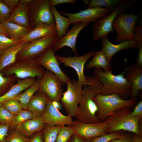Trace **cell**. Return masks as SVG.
Listing matches in <instances>:
<instances>
[{
    "instance_id": "cell-38",
    "label": "cell",
    "mask_w": 142,
    "mask_h": 142,
    "mask_svg": "<svg viewBox=\"0 0 142 142\" xmlns=\"http://www.w3.org/2000/svg\"><path fill=\"white\" fill-rule=\"evenodd\" d=\"M28 139L16 130L8 133L5 142H27Z\"/></svg>"
},
{
    "instance_id": "cell-5",
    "label": "cell",
    "mask_w": 142,
    "mask_h": 142,
    "mask_svg": "<svg viewBox=\"0 0 142 142\" xmlns=\"http://www.w3.org/2000/svg\"><path fill=\"white\" fill-rule=\"evenodd\" d=\"M131 4L129 1L122 0L116 8L110 13L94 22L93 25L92 41L95 42L107 36L114 31L112 25L116 16L125 11L129 9Z\"/></svg>"
},
{
    "instance_id": "cell-37",
    "label": "cell",
    "mask_w": 142,
    "mask_h": 142,
    "mask_svg": "<svg viewBox=\"0 0 142 142\" xmlns=\"http://www.w3.org/2000/svg\"><path fill=\"white\" fill-rule=\"evenodd\" d=\"M13 115L7 110L2 103L0 104V123L10 125Z\"/></svg>"
},
{
    "instance_id": "cell-36",
    "label": "cell",
    "mask_w": 142,
    "mask_h": 142,
    "mask_svg": "<svg viewBox=\"0 0 142 142\" xmlns=\"http://www.w3.org/2000/svg\"><path fill=\"white\" fill-rule=\"evenodd\" d=\"M19 43V40L11 38L0 33V48L2 50L14 46Z\"/></svg>"
},
{
    "instance_id": "cell-31",
    "label": "cell",
    "mask_w": 142,
    "mask_h": 142,
    "mask_svg": "<svg viewBox=\"0 0 142 142\" xmlns=\"http://www.w3.org/2000/svg\"><path fill=\"white\" fill-rule=\"evenodd\" d=\"M45 125L42 130L44 136L43 142H55L58 133L63 126L57 125L50 126Z\"/></svg>"
},
{
    "instance_id": "cell-22",
    "label": "cell",
    "mask_w": 142,
    "mask_h": 142,
    "mask_svg": "<svg viewBox=\"0 0 142 142\" xmlns=\"http://www.w3.org/2000/svg\"><path fill=\"white\" fill-rule=\"evenodd\" d=\"M55 32V24H40L37 25L20 40V43L31 42L47 36Z\"/></svg>"
},
{
    "instance_id": "cell-50",
    "label": "cell",
    "mask_w": 142,
    "mask_h": 142,
    "mask_svg": "<svg viewBox=\"0 0 142 142\" xmlns=\"http://www.w3.org/2000/svg\"><path fill=\"white\" fill-rule=\"evenodd\" d=\"M131 142H142V136L134 134Z\"/></svg>"
},
{
    "instance_id": "cell-45",
    "label": "cell",
    "mask_w": 142,
    "mask_h": 142,
    "mask_svg": "<svg viewBox=\"0 0 142 142\" xmlns=\"http://www.w3.org/2000/svg\"><path fill=\"white\" fill-rule=\"evenodd\" d=\"M9 8L13 10L19 3L20 0H2Z\"/></svg>"
},
{
    "instance_id": "cell-28",
    "label": "cell",
    "mask_w": 142,
    "mask_h": 142,
    "mask_svg": "<svg viewBox=\"0 0 142 142\" xmlns=\"http://www.w3.org/2000/svg\"><path fill=\"white\" fill-rule=\"evenodd\" d=\"M2 24L8 33L9 37L16 39L19 40L32 30L31 28L8 21Z\"/></svg>"
},
{
    "instance_id": "cell-42",
    "label": "cell",
    "mask_w": 142,
    "mask_h": 142,
    "mask_svg": "<svg viewBox=\"0 0 142 142\" xmlns=\"http://www.w3.org/2000/svg\"><path fill=\"white\" fill-rule=\"evenodd\" d=\"M134 39L139 43H142V26L141 24L136 26L134 31Z\"/></svg>"
},
{
    "instance_id": "cell-21",
    "label": "cell",
    "mask_w": 142,
    "mask_h": 142,
    "mask_svg": "<svg viewBox=\"0 0 142 142\" xmlns=\"http://www.w3.org/2000/svg\"><path fill=\"white\" fill-rule=\"evenodd\" d=\"M45 125L41 116L25 121L15 128L16 130L27 138L36 133L42 131Z\"/></svg>"
},
{
    "instance_id": "cell-39",
    "label": "cell",
    "mask_w": 142,
    "mask_h": 142,
    "mask_svg": "<svg viewBox=\"0 0 142 142\" xmlns=\"http://www.w3.org/2000/svg\"><path fill=\"white\" fill-rule=\"evenodd\" d=\"M12 11L0 0V23L2 24L7 21Z\"/></svg>"
},
{
    "instance_id": "cell-44",
    "label": "cell",
    "mask_w": 142,
    "mask_h": 142,
    "mask_svg": "<svg viewBox=\"0 0 142 142\" xmlns=\"http://www.w3.org/2000/svg\"><path fill=\"white\" fill-rule=\"evenodd\" d=\"M76 2L75 0H50L49 3L51 6H55L57 5L65 3L74 4Z\"/></svg>"
},
{
    "instance_id": "cell-33",
    "label": "cell",
    "mask_w": 142,
    "mask_h": 142,
    "mask_svg": "<svg viewBox=\"0 0 142 142\" xmlns=\"http://www.w3.org/2000/svg\"><path fill=\"white\" fill-rule=\"evenodd\" d=\"M127 136L122 131L112 132L92 138L89 142H109L116 139L124 138Z\"/></svg>"
},
{
    "instance_id": "cell-16",
    "label": "cell",
    "mask_w": 142,
    "mask_h": 142,
    "mask_svg": "<svg viewBox=\"0 0 142 142\" xmlns=\"http://www.w3.org/2000/svg\"><path fill=\"white\" fill-rule=\"evenodd\" d=\"M42 117L44 124L50 126H71L73 121L72 116L64 115L61 113L49 98L45 110Z\"/></svg>"
},
{
    "instance_id": "cell-40",
    "label": "cell",
    "mask_w": 142,
    "mask_h": 142,
    "mask_svg": "<svg viewBox=\"0 0 142 142\" xmlns=\"http://www.w3.org/2000/svg\"><path fill=\"white\" fill-rule=\"evenodd\" d=\"M10 125L0 123V142H5L8 133Z\"/></svg>"
},
{
    "instance_id": "cell-15",
    "label": "cell",
    "mask_w": 142,
    "mask_h": 142,
    "mask_svg": "<svg viewBox=\"0 0 142 142\" xmlns=\"http://www.w3.org/2000/svg\"><path fill=\"white\" fill-rule=\"evenodd\" d=\"M75 134L90 139L107 134V125L105 121L97 123H86L73 121L70 126Z\"/></svg>"
},
{
    "instance_id": "cell-53",
    "label": "cell",
    "mask_w": 142,
    "mask_h": 142,
    "mask_svg": "<svg viewBox=\"0 0 142 142\" xmlns=\"http://www.w3.org/2000/svg\"><path fill=\"white\" fill-rule=\"evenodd\" d=\"M2 50L0 48V58L1 57V56L2 55Z\"/></svg>"
},
{
    "instance_id": "cell-8",
    "label": "cell",
    "mask_w": 142,
    "mask_h": 142,
    "mask_svg": "<svg viewBox=\"0 0 142 142\" xmlns=\"http://www.w3.org/2000/svg\"><path fill=\"white\" fill-rule=\"evenodd\" d=\"M67 90L63 92L60 102L68 115L75 117L77 113L83 89V86L78 80L68 82Z\"/></svg>"
},
{
    "instance_id": "cell-49",
    "label": "cell",
    "mask_w": 142,
    "mask_h": 142,
    "mask_svg": "<svg viewBox=\"0 0 142 142\" xmlns=\"http://www.w3.org/2000/svg\"><path fill=\"white\" fill-rule=\"evenodd\" d=\"M132 138L126 136L124 138L114 140L109 142H131Z\"/></svg>"
},
{
    "instance_id": "cell-43",
    "label": "cell",
    "mask_w": 142,
    "mask_h": 142,
    "mask_svg": "<svg viewBox=\"0 0 142 142\" xmlns=\"http://www.w3.org/2000/svg\"><path fill=\"white\" fill-rule=\"evenodd\" d=\"M44 136L42 131H41L34 135L29 138L27 142H43Z\"/></svg>"
},
{
    "instance_id": "cell-19",
    "label": "cell",
    "mask_w": 142,
    "mask_h": 142,
    "mask_svg": "<svg viewBox=\"0 0 142 142\" xmlns=\"http://www.w3.org/2000/svg\"><path fill=\"white\" fill-rule=\"evenodd\" d=\"M125 70V77L131 87L130 96L135 98L142 90V67L133 64Z\"/></svg>"
},
{
    "instance_id": "cell-26",
    "label": "cell",
    "mask_w": 142,
    "mask_h": 142,
    "mask_svg": "<svg viewBox=\"0 0 142 142\" xmlns=\"http://www.w3.org/2000/svg\"><path fill=\"white\" fill-rule=\"evenodd\" d=\"M51 9L54 17L55 27V32L59 39L67 33L68 27L71 24L67 17L61 15L55 6H51Z\"/></svg>"
},
{
    "instance_id": "cell-17",
    "label": "cell",
    "mask_w": 142,
    "mask_h": 142,
    "mask_svg": "<svg viewBox=\"0 0 142 142\" xmlns=\"http://www.w3.org/2000/svg\"><path fill=\"white\" fill-rule=\"evenodd\" d=\"M88 22H83L73 24L71 29L62 38L58 39L52 47L55 53L64 47L70 48L78 55L76 47V41L79 34L84 28L89 24Z\"/></svg>"
},
{
    "instance_id": "cell-25",
    "label": "cell",
    "mask_w": 142,
    "mask_h": 142,
    "mask_svg": "<svg viewBox=\"0 0 142 142\" xmlns=\"http://www.w3.org/2000/svg\"><path fill=\"white\" fill-rule=\"evenodd\" d=\"M28 5L21 3L14 9L7 21L31 28L29 18Z\"/></svg>"
},
{
    "instance_id": "cell-34",
    "label": "cell",
    "mask_w": 142,
    "mask_h": 142,
    "mask_svg": "<svg viewBox=\"0 0 142 142\" xmlns=\"http://www.w3.org/2000/svg\"><path fill=\"white\" fill-rule=\"evenodd\" d=\"M74 134L70 126H63L59 130L56 139L59 142H68Z\"/></svg>"
},
{
    "instance_id": "cell-52",
    "label": "cell",
    "mask_w": 142,
    "mask_h": 142,
    "mask_svg": "<svg viewBox=\"0 0 142 142\" xmlns=\"http://www.w3.org/2000/svg\"><path fill=\"white\" fill-rule=\"evenodd\" d=\"M32 0H20V2L29 5L32 1Z\"/></svg>"
},
{
    "instance_id": "cell-35",
    "label": "cell",
    "mask_w": 142,
    "mask_h": 142,
    "mask_svg": "<svg viewBox=\"0 0 142 142\" xmlns=\"http://www.w3.org/2000/svg\"><path fill=\"white\" fill-rule=\"evenodd\" d=\"M2 104L13 115L17 114L23 109L20 102L15 98L8 100Z\"/></svg>"
},
{
    "instance_id": "cell-3",
    "label": "cell",
    "mask_w": 142,
    "mask_h": 142,
    "mask_svg": "<svg viewBox=\"0 0 142 142\" xmlns=\"http://www.w3.org/2000/svg\"><path fill=\"white\" fill-rule=\"evenodd\" d=\"M130 108H124L115 112L104 121L107 125V133L119 131H126L142 136L139 127L141 119L131 115Z\"/></svg>"
},
{
    "instance_id": "cell-41",
    "label": "cell",
    "mask_w": 142,
    "mask_h": 142,
    "mask_svg": "<svg viewBox=\"0 0 142 142\" xmlns=\"http://www.w3.org/2000/svg\"><path fill=\"white\" fill-rule=\"evenodd\" d=\"M131 115L141 119L142 118V101L138 102L131 112Z\"/></svg>"
},
{
    "instance_id": "cell-48",
    "label": "cell",
    "mask_w": 142,
    "mask_h": 142,
    "mask_svg": "<svg viewBox=\"0 0 142 142\" xmlns=\"http://www.w3.org/2000/svg\"><path fill=\"white\" fill-rule=\"evenodd\" d=\"M90 140L74 134L71 138L69 142H89Z\"/></svg>"
},
{
    "instance_id": "cell-6",
    "label": "cell",
    "mask_w": 142,
    "mask_h": 142,
    "mask_svg": "<svg viewBox=\"0 0 142 142\" xmlns=\"http://www.w3.org/2000/svg\"><path fill=\"white\" fill-rule=\"evenodd\" d=\"M138 18L134 14L123 12L116 16L112 25L117 34L115 38L116 42L120 43L134 39V31Z\"/></svg>"
},
{
    "instance_id": "cell-27",
    "label": "cell",
    "mask_w": 142,
    "mask_h": 142,
    "mask_svg": "<svg viewBox=\"0 0 142 142\" xmlns=\"http://www.w3.org/2000/svg\"><path fill=\"white\" fill-rule=\"evenodd\" d=\"M91 60L87 64V69L99 68L105 71H112L111 63L102 50L95 51Z\"/></svg>"
},
{
    "instance_id": "cell-1",
    "label": "cell",
    "mask_w": 142,
    "mask_h": 142,
    "mask_svg": "<svg viewBox=\"0 0 142 142\" xmlns=\"http://www.w3.org/2000/svg\"><path fill=\"white\" fill-rule=\"evenodd\" d=\"M87 79L88 83L83 88L75 120L86 123H99L101 121L96 115L98 108L93 98L100 93L102 84L93 76L87 77Z\"/></svg>"
},
{
    "instance_id": "cell-18",
    "label": "cell",
    "mask_w": 142,
    "mask_h": 142,
    "mask_svg": "<svg viewBox=\"0 0 142 142\" xmlns=\"http://www.w3.org/2000/svg\"><path fill=\"white\" fill-rule=\"evenodd\" d=\"M102 44V51L107 57L109 61L111 63L113 55L120 51L138 48L139 43L134 39L124 41L115 44L111 43L107 36L101 39Z\"/></svg>"
},
{
    "instance_id": "cell-29",
    "label": "cell",
    "mask_w": 142,
    "mask_h": 142,
    "mask_svg": "<svg viewBox=\"0 0 142 142\" xmlns=\"http://www.w3.org/2000/svg\"><path fill=\"white\" fill-rule=\"evenodd\" d=\"M38 78L32 85L20 93L15 98L20 102L23 109L28 110V105L31 99L39 89L40 78Z\"/></svg>"
},
{
    "instance_id": "cell-23",
    "label": "cell",
    "mask_w": 142,
    "mask_h": 142,
    "mask_svg": "<svg viewBox=\"0 0 142 142\" xmlns=\"http://www.w3.org/2000/svg\"><path fill=\"white\" fill-rule=\"evenodd\" d=\"M30 42H21L18 44L3 50L0 58V72L5 68L14 63L19 52Z\"/></svg>"
},
{
    "instance_id": "cell-12",
    "label": "cell",
    "mask_w": 142,
    "mask_h": 142,
    "mask_svg": "<svg viewBox=\"0 0 142 142\" xmlns=\"http://www.w3.org/2000/svg\"><path fill=\"white\" fill-rule=\"evenodd\" d=\"M62 85L53 73L47 70L40 79L38 91L44 93L52 101L60 102L63 92Z\"/></svg>"
},
{
    "instance_id": "cell-51",
    "label": "cell",
    "mask_w": 142,
    "mask_h": 142,
    "mask_svg": "<svg viewBox=\"0 0 142 142\" xmlns=\"http://www.w3.org/2000/svg\"><path fill=\"white\" fill-rule=\"evenodd\" d=\"M0 33L3 34L9 37L8 33L1 23H0Z\"/></svg>"
},
{
    "instance_id": "cell-9",
    "label": "cell",
    "mask_w": 142,
    "mask_h": 142,
    "mask_svg": "<svg viewBox=\"0 0 142 142\" xmlns=\"http://www.w3.org/2000/svg\"><path fill=\"white\" fill-rule=\"evenodd\" d=\"M58 39L55 32L31 42L19 52L17 56V60L36 58L48 49L52 47Z\"/></svg>"
},
{
    "instance_id": "cell-47",
    "label": "cell",
    "mask_w": 142,
    "mask_h": 142,
    "mask_svg": "<svg viewBox=\"0 0 142 142\" xmlns=\"http://www.w3.org/2000/svg\"><path fill=\"white\" fill-rule=\"evenodd\" d=\"M10 80L9 77H4L2 74L0 72V90L8 84Z\"/></svg>"
},
{
    "instance_id": "cell-46",
    "label": "cell",
    "mask_w": 142,
    "mask_h": 142,
    "mask_svg": "<svg viewBox=\"0 0 142 142\" xmlns=\"http://www.w3.org/2000/svg\"><path fill=\"white\" fill-rule=\"evenodd\" d=\"M138 48L139 52L135 64L139 67H142V43H139Z\"/></svg>"
},
{
    "instance_id": "cell-54",
    "label": "cell",
    "mask_w": 142,
    "mask_h": 142,
    "mask_svg": "<svg viewBox=\"0 0 142 142\" xmlns=\"http://www.w3.org/2000/svg\"><path fill=\"white\" fill-rule=\"evenodd\" d=\"M68 142H69V141Z\"/></svg>"
},
{
    "instance_id": "cell-32",
    "label": "cell",
    "mask_w": 142,
    "mask_h": 142,
    "mask_svg": "<svg viewBox=\"0 0 142 142\" xmlns=\"http://www.w3.org/2000/svg\"><path fill=\"white\" fill-rule=\"evenodd\" d=\"M35 117L29 110L22 109L17 114L13 115L10 126L12 127L15 128L22 122Z\"/></svg>"
},
{
    "instance_id": "cell-24",
    "label": "cell",
    "mask_w": 142,
    "mask_h": 142,
    "mask_svg": "<svg viewBox=\"0 0 142 142\" xmlns=\"http://www.w3.org/2000/svg\"><path fill=\"white\" fill-rule=\"evenodd\" d=\"M48 99L46 94L38 91L31 99L28 105V110L36 117L42 116L45 110Z\"/></svg>"
},
{
    "instance_id": "cell-4",
    "label": "cell",
    "mask_w": 142,
    "mask_h": 142,
    "mask_svg": "<svg viewBox=\"0 0 142 142\" xmlns=\"http://www.w3.org/2000/svg\"><path fill=\"white\" fill-rule=\"evenodd\" d=\"M93 100L98 108L97 116L101 122L117 110L124 108H131L136 104L134 98L125 99L118 95H104L99 93L94 97Z\"/></svg>"
},
{
    "instance_id": "cell-11",
    "label": "cell",
    "mask_w": 142,
    "mask_h": 142,
    "mask_svg": "<svg viewBox=\"0 0 142 142\" xmlns=\"http://www.w3.org/2000/svg\"><path fill=\"white\" fill-rule=\"evenodd\" d=\"M54 53L52 47L35 59L39 65L53 73L58 78L62 85H64L70 79L61 69L59 63Z\"/></svg>"
},
{
    "instance_id": "cell-13",
    "label": "cell",
    "mask_w": 142,
    "mask_h": 142,
    "mask_svg": "<svg viewBox=\"0 0 142 142\" xmlns=\"http://www.w3.org/2000/svg\"><path fill=\"white\" fill-rule=\"evenodd\" d=\"M95 51H91L81 56L64 57L56 55L58 60L65 66L73 68L76 71L78 78V81L83 86L88 83L84 73V65L88 59L92 56Z\"/></svg>"
},
{
    "instance_id": "cell-7",
    "label": "cell",
    "mask_w": 142,
    "mask_h": 142,
    "mask_svg": "<svg viewBox=\"0 0 142 142\" xmlns=\"http://www.w3.org/2000/svg\"><path fill=\"white\" fill-rule=\"evenodd\" d=\"M6 68L7 75L13 74L21 79L36 77L41 78L45 72L35 59L17 60Z\"/></svg>"
},
{
    "instance_id": "cell-14",
    "label": "cell",
    "mask_w": 142,
    "mask_h": 142,
    "mask_svg": "<svg viewBox=\"0 0 142 142\" xmlns=\"http://www.w3.org/2000/svg\"><path fill=\"white\" fill-rule=\"evenodd\" d=\"M112 11L106 8L96 7L88 8L75 13H70L62 11H60V13L67 17L71 24H74L83 22H95Z\"/></svg>"
},
{
    "instance_id": "cell-20",
    "label": "cell",
    "mask_w": 142,
    "mask_h": 142,
    "mask_svg": "<svg viewBox=\"0 0 142 142\" xmlns=\"http://www.w3.org/2000/svg\"><path fill=\"white\" fill-rule=\"evenodd\" d=\"M36 80L35 78H29L19 80L7 92L0 97V104L14 98L20 93L32 85Z\"/></svg>"
},
{
    "instance_id": "cell-10",
    "label": "cell",
    "mask_w": 142,
    "mask_h": 142,
    "mask_svg": "<svg viewBox=\"0 0 142 142\" xmlns=\"http://www.w3.org/2000/svg\"><path fill=\"white\" fill-rule=\"evenodd\" d=\"M49 0H33L28 5L29 13L34 27L40 24H55Z\"/></svg>"
},
{
    "instance_id": "cell-2",
    "label": "cell",
    "mask_w": 142,
    "mask_h": 142,
    "mask_svg": "<svg viewBox=\"0 0 142 142\" xmlns=\"http://www.w3.org/2000/svg\"><path fill=\"white\" fill-rule=\"evenodd\" d=\"M125 70L114 75L112 71H105L95 68L93 77L102 84L100 94L104 95L115 94L123 98L130 96L131 87L125 76Z\"/></svg>"
},
{
    "instance_id": "cell-30",
    "label": "cell",
    "mask_w": 142,
    "mask_h": 142,
    "mask_svg": "<svg viewBox=\"0 0 142 142\" xmlns=\"http://www.w3.org/2000/svg\"><path fill=\"white\" fill-rule=\"evenodd\" d=\"M121 0H83L88 8L99 7L113 11L120 2Z\"/></svg>"
}]
</instances>
